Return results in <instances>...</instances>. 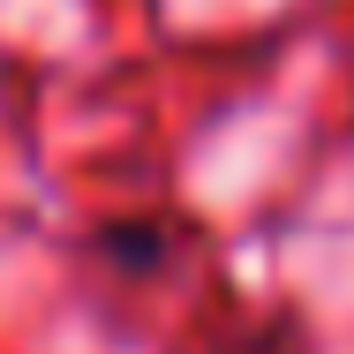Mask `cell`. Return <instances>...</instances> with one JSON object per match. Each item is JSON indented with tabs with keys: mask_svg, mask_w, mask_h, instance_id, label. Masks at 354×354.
Masks as SVG:
<instances>
[{
	"mask_svg": "<svg viewBox=\"0 0 354 354\" xmlns=\"http://www.w3.org/2000/svg\"><path fill=\"white\" fill-rule=\"evenodd\" d=\"M174 249H181V234H174V218H158V212L91 226V257H98L106 272H121V279H158V272L174 264Z\"/></svg>",
	"mask_w": 354,
	"mask_h": 354,
	"instance_id": "6da1fadb",
	"label": "cell"
}]
</instances>
